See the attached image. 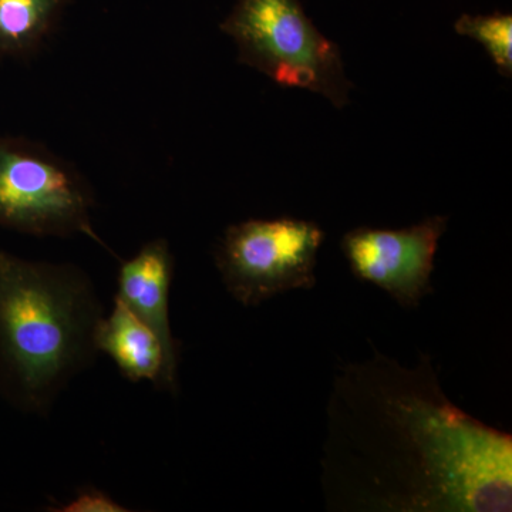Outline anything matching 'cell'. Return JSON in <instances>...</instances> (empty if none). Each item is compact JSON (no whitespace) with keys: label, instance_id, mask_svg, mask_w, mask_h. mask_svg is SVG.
I'll return each instance as SVG.
<instances>
[{"label":"cell","instance_id":"cell-1","mask_svg":"<svg viewBox=\"0 0 512 512\" xmlns=\"http://www.w3.org/2000/svg\"><path fill=\"white\" fill-rule=\"evenodd\" d=\"M322 451L329 511H511L512 437L451 402L429 355L340 367Z\"/></svg>","mask_w":512,"mask_h":512},{"label":"cell","instance_id":"cell-2","mask_svg":"<svg viewBox=\"0 0 512 512\" xmlns=\"http://www.w3.org/2000/svg\"><path fill=\"white\" fill-rule=\"evenodd\" d=\"M103 316L79 266L0 251V396L20 412L49 414L64 387L96 360Z\"/></svg>","mask_w":512,"mask_h":512},{"label":"cell","instance_id":"cell-3","mask_svg":"<svg viewBox=\"0 0 512 512\" xmlns=\"http://www.w3.org/2000/svg\"><path fill=\"white\" fill-rule=\"evenodd\" d=\"M234 40L238 62L276 84L318 93L342 109L352 83L339 47L322 35L299 0H237L220 26Z\"/></svg>","mask_w":512,"mask_h":512},{"label":"cell","instance_id":"cell-4","mask_svg":"<svg viewBox=\"0 0 512 512\" xmlns=\"http://www.w3.org/2000/svg\"><path fill=\"white\" fill-rule=\"evenodd\" d=\"M93 207L92 188L74 165L42 144L0 137V227L33 237L86 235L111 252L94 231Z\"/></svg>","mask_w":512,"mask_h":512},{"label":"cell","instance_id":"cell-5","mask_svg":"<svg viewBox=\"0 0 512 512\" xmlns=\"http://www.w3.org/2000/svg\"><path fill=\"white\" fill-rule=\"evenodd\" d=\"M325 232L298 218L248 220L224 232L214 259L235 301L258 306L281 293L316 285L318 252Z\"/></svg>","mask_w":512,"mask_h":512},{"label":"cell","instance_id":"cell-6","mask_svg":"<svg viewBox=\"0 0 512 512\" xmlns=\"http://www.w3.org/2000/svg\"><path fill=\"white\" fill-rule=\"evenodd\" d=\"M448 218L436 215L403 229L360 227L343 235L340 247L359 281L383 289L403 308H416L433 292L439 242Z\"/></svg>","mask_w":512,"mask_h":512},{"label":"cell","instance_id":"cell-7","mask_svg":"<svg viewBox=\"0 0 512 512\" xmlns=\"http://www.w3.org/2000/svg\"><path fill=\"white\" fill-rule=\"evenodd\" d=\"M174 271V255L167 239H153L133 258L121 261L116 295L160 339L167 367L164 392L171 394L178 393L181 350L170 322V289Z\"/></svg>","mask_w":512,"mask_h":512},{"label":"cell","instance_id":"cell-8","mask_svg":"<svg viewBox=\"0 0 512 512\" xmlns=\"http://www.w3.org/2000/svg\"><path fill=\"white\" fill-rule=\"evenodd\" d=\"M94 343L97 352L106 353L130 382H150L165 389L163 345L120 299L114 298L113 309L100 319Z\"/></svg>","mask_w":512,"mask_h":512},{"label":"cell","instance_id":"cell-9","mask_svg":"<svg viewBox=\"0 0 512 512\" xmlns=\"http://www.w3.org/2000/svg\"><path fill=\"white\" fill-rule=\"evenodd\" d=\"M69 0H0V56L35 52L55 28Z\"/></svg>","mask_w":512,"mask_h":512},{"label":"cell","instance_id":"cell-10","mask_svg":"<svg viewBox=\"0 0 512 512\" xmlns=\"http://www.w3.org/2000/svg\"><path fill=\"white\" fill-rule=\"evenodd\" d=\"M454 29L458 35L470 37L484 46L498 72L505 77L512 74V16L507 13L493 15H463Z\"/></svg>","mask_w":512,"mask_h":512},{"label":"cell","instance_id":"cell-11","mask_svg":"<svg viewBox=\"0 0 512 512\" xmlns=\"http://www.w3.org/2000/svg\"><path fill=\"white\" fill-rule=\"evenodd\" d=\"M57 512H127V508L117 503L109 494L94 487H84L77 491L70 503L50 508Z\"/></svg>","mask_w":512,"mask_h":512}]
</instances>
